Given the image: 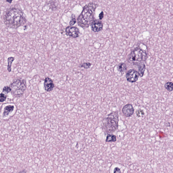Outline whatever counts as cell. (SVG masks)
<instances>
[{
    "label": "cell",
    "instance_id": "1",
    "mask_svg": "<svg viewBox=\"0 0 173 173\" xmlns=\"http://www.w3.org/2000/svg\"><path fill=\"white\" fill-rule=\"evenodd\" d=\"M3 20L7 27L12 29L23 26L26 22L23 12L15 7L10 8L6 11L3 16Z\"/></svg>",
    "mask_w": 173,
    "mask_h": 173
},
{
    "label": "cell",
    "instance_id": "2",
    "mask_svg": "<svg viewBox=\"0 0 173 173\" xmlns=\"http://www.w3.org/2000/svg\"><path fill=\"white\" fill-rule=\"evenodd\" d=\"M97 5L90 2L83 7V10L77 18V23L79 26L85 29L89 27L94 19V14Z\"/></svg>",
    "mask_w": 173,
    "mask_h": 173
},
{
    "label": "cell",
    "instance_id": "3",
    "mask_svg": "<svg viewBox=\"0 0 173 173\" xmlns=\"http://www.w3.org/2000/svg\"><path fill=\"white\" fill-rule=\"evenodd\" d=\"M119 120L118 111L113 112L103 120L102 129L107 133L114 132L117 130Z\"/></svg>",
    "mask_w": 173,
    "mask_h": 173
},
{
    "label": "cell",
    "instance_id": "4",
    "mask_svg": "<svg viewBox=\"0 0 173 173\" xmlns=\"http://www.w3.org/2000/svg\"><path fill=\"white\" fill-rule=\"evenodd\" d=\"M146 52L140 48L137 47L130 54L128 58V61L133 65H138L146 59Z\"/></svg>",
    "mask_w": 173,
    "mask_h": 173
},
{
    "label": "cell",
    "instance_id": "5",
    "mask_svg": "<svg viewBox=\"0 0 173 173\" xmlns=\"http://www.w3.org/2000/svg\"><path fill=\"white\" fill-rule=\"evenodd\" d=\"M10 87L14 96L16 97L21 96L26 89V81L24 79H17L11 84Z\"/></svg>",
    "mask_w": 173,
    "mask_h": 173
},
{
    "label": "cell",
    "instance_id": "6",
    "mask_svg": "<svg viewBox=\"0 0 173 173\" xmlns=\"http://www.w3.org/2000/svg\"><path fill=\"white\" fill-rule=\"evenodd\" d=\"M139 75L138 71L134 69L128 70L126 75L127 80L130 83H134L138 80Z\"/></svg>",
    "mask_w": 173,
    "mask_h": 173
},
{
    "label": "cell",
    "instance_id": "7",
    "mask_svg": "<svg viewBox=\"0 0 173 173\" xmlns=\"http://www.w3.org/2000/svg\"><path fill=\"white\" fill-rule=\"evenodd\" d=\"M65 32L67 35L75 38L78 37L80 34L79 29L75 26H67L66 28Z\"/></svg>",
    "mask_w": 173,
    "mask_h": 173
},
{
    "label": "cell",
    "instance_id": "8",
    "mask_svg": "<svg viewBox=\"0 0 173 173\" xmlns=\"http://www.w3.org/2000/svg\"><path fill=\"white\" fill-rule=\"evenodd\" d=\"M122 112L125 117H130L134 113V109L132 104L128 103L123 107Z\"/></svg>",
    "mask_w": 173,
    "mask_h": 173
},
{
    "label": "cell",
    "instance_id": "9",
    "mask_svg": "<svg viewBox=\"0 0 173 173\" xmlns=\"http://www.w3.org/2000/svg\"><path fill=\"white\" fill-rule=\"evenodd\" d=\"M91 30L94 32H98L102 30L103 24L101 21L95 20L91 24Z\"/></svg>",
    "mask_w": 173,
    "mask_h": 173
},
{
    "label": "cell",
    "instance_id": "10",
    "mask_svg": "<svg viewBox=\"0 0 173 173\" xmlns=\"http://www.w3.org/2000/svg\"><path fill=\"white\" fill-rule=\"evenodd\" d=\"M44 87L45 89L47 92L52 91L55 87L54 84L53 83V80L50 78H45L44 81Z\"/></svg>",
    "mask_w": 173,
    "mask_h": 173
},
{
    "label": "cell",
    "instance_id": "11",
    "mask_svg": "<svg viewBox=\"0 0 173 173\" xmlns=\"http://www.w3.org/2000/svg\"><path fill=\"white\" fill-rule=\"evenodd\" d=\"M14 109V107L11 105L6 106L4 109V112H3V116H8L11 112H12L13 110Z\"/></svg>",
    "mask_w": 173,
    "mask_h": 173
},
{
    "label": "cell",
    "instance_id": "12",
    "mask_svg": "<svg viewBox=\"0 0 173 173\" xmlns=\"http://www.w3.org/2000/svg\"><path fill=\"white\" fill-rule=\"evenodd\" d=\"M145 70V65L143 64H140L138 65V73L139 76L141 77L143 76Z\"/></svg>",
    "mask_w": 173,
    "mask_h": 173
},
{
    "label": "cell",
    "instance_id": "13",
    "mask_svg": "<svg viewBox=\"0 0 173 173\" xmlns=\"http://www.w3.org/2000/svg\"><path fill=\"white\" fill-rule=\"evenodd\" d=\"M117 140L115 135L112 134H108L106 137V142H115Z\"/></svg>",
    "mask_w": 173,
    "mask_h": 173
},
{
    "label": "cell",
    "instance_id": "14",
    "mask_svg": "<svg viewBox=\"0 0 173 173\" xmlns=\"http://www.w3.org/2000/svg\"><path fill=\"white\" fill-rule=\"evenodd\" d=\"M15 58L11 57H9L8 58L7 61H8V66H7V69L9 72H11V66L13 62L14 61Z\"/></svg>",
    "mask_w": 173,
    "mask_h": 173
},
{
    "label": "cell",
    "instance_id": "15",
    "mask_svg": "<svg viewBox=\"0 0 173 173\" xmlns=\"http://www.w3.org/2000/svg\"><path fill=\"white\" fill-rule=\"evenodd\" d=\"M118 71L121 72H125L127 69V66L126 64L124 63H121L118 65L117 66Z\"/></svg>",
    "mask_w": 173,
    "mask_h": 173
},
{
    "label": "cell",
    "instance_id": "16",
    "mask_svg": "<svg viewBox=\"0 0 173 173\" xmlns=\"http://www.w3.org/2000/svg\"><path fill=\"white\" fill-rule=\"evenodd\" d=\"M165 88L169 92L173 91V84L172 82H168L165 85Z\"/></svg>",
    "mask_w": 173,
    "mask_h": 173
},
{
    "label": "cell",
    "instance_id": "17",
    "mask_svg": "<svg viewBox=\"0 0 173 173\" xmlns=\"http://www.w3.org/2000/svg\"><path fill=\"white\" fill-rule=\"evenodd\" d=\"M91 66V64L90 63H84L81 65V67L84 68L86 69H88Z\"/></svg>",
    "mask_w": 173,
    "mask_h": 173
},
{
    "label": "cell",
    "instance_id": "18",
    "mask_svg": "<svg viewBox=\"0 0 173 173\" xmlns=\"http://www.w3.org/2000/svg\"><path fill=\"white\" fill-rule=\"evenodd\" d=\"M7 97L5 94L1 93L0 94V102H3L5 101Z\"/></svg>",
    "mask_w": 173,
    "mask_h": 173
},
{
    "label": "cell",
    "instance_id": "19",
    "mask_svg": "<svg viewBox=\"0 0 173 173\" xmlns=\"http://www.w3.org/2000/svg\"><path fill=\"white\" fill-rule=\"evenodd\" d=\"M136 113L137 116L138 117H140L141 116H143L144 114V112L141 110H137L136 111Z\"/></svg>",
    "mask_w": 173,
    "mask_h": 173
},
{
    "label": "cell",
    "instance_id": "20",
    "mask_svg": "<svg viewBox=\"0 0 173 173\" xmlns=\"http://www.w3.org/2000/svg\"><path fill=\"white\" fill-rule=\"evenodd\" d=\"M3 92L8 93L11 92V89L10 87H8V86H5L3 89Z\"/></svg>",
    "mask_w": 173,
    "mask_h": 173
},
{
    "label": "cell",
    "instance_id": "21",
    "mask_svg": "<svg viewBox=\"0 0 173 173\" xmlns=\"http://www.w3.org/2000/svg\"><path fill=\"white\" fill-rule=\"evenodd\" d=\"M77 20L75 18H72V19L70 21V22H69V24H70V26H72L74 25V24H76V23Z\"/></svg>",
    "mask_w": 173,
    "mask_h": 173
},
{
    "label": "cell",
    "instance_id": "22",
    "mask_svg": "<svg viewBox=\"0 0 173 173\" xmlns=\"http://www.w3.org/2000/svg\"><path fill=\"white\" fill-rule=\"evenodd\" d=\"M113 173H121V172L119 168L118 167H116L114 168Z\"/></svg>",
    "mask_w": 173,
    "mask_h": 173
},
{
    "label": "cell",
    "instance_id": "23",
    "mask_svg": "<svg viewBox=\"0 0 173 173\" xmlns=\"http://www.w3.org/2000/svg\"><path fill=\"white\" fill-rule=\"evenodd\" d=\"M103 16H104L103 12H101L99 14V17L100 20L102 19V18H103Z\"/></svg>",
    "mask_w": 173,
    "mask_h": 173
},
{
    "label": "cell",
    "instance_id": "24",
    "mask_svg": "<svg viewBox=\"0 0 173 173\" xmlns=\"http://www.w3.org/2000/svg\"><path fill=\"white\" fill-rule=\"evenodd\" d=\"M26 171L25 170H23L22 171L19 172V173H26Z\"/></svg>",
    "mask_w": 173,
    "mask_h": 173
},
{
    "label": "cell",
    "instance_id": "25",
    "mask_svg": "<svg viewBox=\"0 0 173 173\" xmlns=\"http://www.w3.org/2000/svg\"><path fill=\"white\" fill-rule=\"evenodd\" d=\"M7 2H8L10 3H11L12 1H13L12 0H10V1H6Z\"/></svg>",
    "mask_w": 173,
    "mask_h": 173
}]
</instances>
